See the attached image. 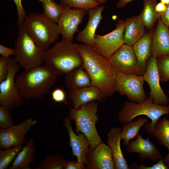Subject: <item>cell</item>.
<instances>
[{"mask_svg":"<svg viewBox=\"0 0 169 169\" xmlns=\"http://www.w3.org/2000/svg\"><path fill=\"white\" fill-rule=\"evenodd\" d=\"M167 93H169V91L167 92Z\"/></svg>","mask_w":169,"mask_h":169,"instance_id":"cell-48","label":"cell"},{"mask_svg":"<svg viewBox=\"0 0 169 169\" xmlns=\"http://www.w3.org/2000/svg\"><path fill=\"white\" fill-rule=\"evenodd\" d=\"M98 106V102L92 101L71 108L69 112L70 120L75 122L76 132L78 134L81 132L85 135L91 150L102 142L96 127L99 119Z\"/></svg>","mask_w":169,"mask_h":169,"instance_id":"cell-5","label":"cell"},{"mask_svg":"<svg viewBox=\"0 0 169 169\" xmlns=\"http://www.w3.org/2000/svg\"><path fill=\"white\" fill-rule=\"evenodd\" d=\"M8 60V75L0 83V105L10 111L23 106L24 99L19 93L15 81L16 75L21 66L15 59L10 56Z\"/></svg>","mask_w":169,"mask_h":169,"instance_id":"cell-8","label":"cell"},{"mask_svg":"<svg viewBox=\"0 0 169 169\" xmlns=\"http://www.w3.org/2000/svg\"><path fill=\"white\" fill-rule=\"evenodd\" d=\"M154 29L146 31L142 37L132 46L137 59V75H143L146 69L147 62L151 56V46Z\"/></svg>","mask_w":169,"mask_h":169,"instance_id":"cell-18","label":"cell"},{"mask_svg":"<svg viewBox=\"0 0 169 169\" xmlns=\"http://www.w3.org/2000/svg\"><path fill=\"white\" fill-rule=\"evenodd\" d=\"M100 5L105 3L107 0H94Z\"/></svg>","mask_w":169,"mask_h":169,"instance_id":"cell-45","label":"cell"},{"mask_svg":"<svg viewBox=\"0 0 169 169\" xmlns=\"http://www.w3.org/2000/svg\"><path fill=\"white\" fill-rule=\"evenodd\" d=\"M136 168H135L138 169H168L163 162L162 159L158 160L157 162L151 166H145L143 163H141V166H137Z\"/></svg>","mask_w":169,"mask_h":169,"instance_id":"cell-38","label":"cell"},{"mask_svg":"<svg viewBox=\"0 0 169 169\" xmlns=\"http://www.w3.org/2000/svg\"><path fill=\"white\" fill-rule=\"evenodd\" d=\"M13 1L17 8L18 15L17 24L18 27H19L23 25L24 21L27 14L23 7L22 0H13Z\"/></svg>","mask_w":169,"mask_h":169,"instance_id":"cell-35","label":"cell"},{"mask_svg":"<svg viewBox=\"0 0 169 169\" xmlns=\"http://www.w3.org/2000/svg\"><path fill=\"white\" fill-rule=\"evenodd\" d=\"M148 121L147 118H139L136 120H132L124 124L121 135V140H124L123 144L126 146L130 140L137 136L140 128Z\"/></svg>","mask_w":169,"mask_h":169,"instance_id":"cell-28","label":"cell"},{"mask_svg":"<svg viewBox=\"0 0 169 169\" xmlns=\"http://www.w3.org/2000/svg\"><path fill=\"white\" fill-rule=\"evenodd\" d=\"M151 56H169V28L157 19L152 34L151 46Z\"/></svg>","mask_w":169,"mask_h":169,"instance_id":"cell-19","label":"cell"},{"mask_svg":"<svg viewBox=\"0 0 169 169\" xmlns=\"http://www.w3.org/2000/svg\"><path fill=\"white\" fill-rule=\"evenodd\" d=\"M162 23L169 27V3L166 5V9L161 16Z\"/></svg>","mask_w":169,"mask_h":169,"instance_id":"cell-41","label":"cell"},{"mask_svg":"<svg viewBox=\"0 0 169 169\" xmlns=\"http://www.w3.org/2000/svg\"><path fill=\"white\" fill-rule=\"evenodd\" d=\"M122 131L121 128L119 127H115L111 128L107 134L106 142L111 151L115 169H129L130 168L120 148Z\"/></svg>","mask_w":169,"mask_h":169,"instance_id":"cell-22","label":"cell"},{"mask_svg":"<svg viewBox=\"0 0 169 169\" xmlns=\"http://www.w3.org/2000/svg\"><path fill=\"white\" fill-rule=\"evenodd\" d=\"M169 114V105H164L154 103L152 98L149 97L144 101L136 103L125 101L122 110L118 114V120L121 124H125L136 117L145 115L151 120V123L145 125L146 131L154 128L160 118Z\"/></svg>","mask_w":169,"mask_h":169,"instance_id":"cell-6","label":"cell"},{"mask_svg":"<svg viewBox=\"0 0 169 169\" xmlns=\"http://www.w3.org/2000/svg\"><path fill=\"white\" fill-rule=\"evenodd\" d=\"M70 120L69 116H67L63 121L64 125L68 132L69 146L71 147L73 155L77 157V162L85 165L90 150L89 142L83 133L77 135L74 133Z\"/></svg>","mask_w":169,"mask_h":169,"instance_id":"cell-15","label":"cell"},{"mask_svg":"<svg viewBox=\"0 0 169 169\" xmlns=\"http://www.w3.org/2000/svg\"><path fill=\"white\" fill-rule=\"evenodd\" d=\"M78 49L91 85L98 88L106 97L111 96L115 91L117 72L110 58L101 55L92 45L79 44Z\"/></svg>","mask_w":169,"mask_h":169,"instance_id":"cell-1","label":"cell"},{"mask_svg":"<svg viewBox=\"0 0 169 169\" xmlns=\"http://www.w3.org/2000/svg\"><path fill=\"white\" fill-rule=\"evenodd\" d=\"M23 146L22 144L16 145L10 148H0V169H7L13 161Z\"/></svg>","mask_w":169,"mask_h":169,"instance_id":"cell-31","label":"cell"},{"mask_svg":"<svg viewBox=\"0 0 169 169\" xmlns=\"http://www.w3.org/2000/svg\"><path fill=\"white\" fill-rule=\"evenodd\" d=\"M160 2L167 5L169 3V0H160Z\"/></svg>","mask_w":169,"mask_h":169,"instance_id":"cell-46","label":"cell"},{"mask_svg":"<svg viewBox=\"0 0 169 169\" xmlns=\"http://www.w3.org/2000/svg\"><path fill=\"white\" fill-rule=\"evenodd\" d=\"M60 3L71 8H81L87 11L100 5L94 0H60Z\"/></svg>","mask_w":169,"mask_h":169,"instance_id":"cell-33","label":"cell"},{"mask_svg":"<svg viewBox=\"0 0 169 169\" xmlns=\"http://www.w3.org/2000/svg\"><path fill=\"white\" fill-rule=\"evenodd\" d=\"M87 169H115L110 147L103 142L90 150L85 164Z\"/></svg>","mask_w":169,"mask_h":169,"instance_id":"cell-16","label":"cell"},{"mask_svg":"<svg viewBox=\"0 0 169 169\" xmlns=\"http://www.w3.org/2000/svg\"><path fill=\"white\" fill-rule=\"evenodd\" d=\"M65 80L69 90H77L91 85L90 78L83 65L66 74Z\"/></svg>","mask_w":169,"mask_h":169,"instance_id":"cell-24","label":"cell"},{"mask_svg":"<svg viewBox=\"0 0 169 169\" xmlns=\"http://www.w3.org/2000/svg\"><path fill=\"white\" fill-rule=\"evenodd\" d=\"M156 64L160 81L166 82L169 80V56H159L156 58Z\"/></svg>","mask_w":169,"mask_h":169,"instance_id":"cell-32","label":"cell"},{"mask_svg":"<svg viewBox=\"0 0 169 169\" xmlns=\"http://www.w3.org/2000/svg\"><path fill=\"white\" fill-rule=\"evenodd\" d=\"M64 6L63 12L57 24L63 39L72 42L75 33L79 31V25L82 23L87 11L79 8L72 9L67 5Z\"/></svg>","mask_w":169,"mask_h":169,"instance_id":"cell-11","label":"cell"},{"mask_svg":"<svg viewBox=\"0 0 169 169\" xmlns=\"http://www.w3.org/2000/svg\"><path fill=\"white\" fill-rule=\"evenodd\" d=\"M52 99L55 102H65L66 95L64 90L60 88L54 90L51 92Z\"/></svg>","mask_w":169,"mask_h":169,"instance_id":"cell-37","label":"cell"},{"mask_svg":"<svg viewBox=\"0 0 169 169\" xmlns=\"http://www.w3.org/2000/svg\"><path fill=\"white\" fill-rule=\"evenodd\" d=\"M146 29L140 15L127 18L124 23V44L132 46L144 35Z\"/></svg>","mask_w":169,"mask_h":169,"instance_id":"cell-23","label":"cell"},{"mask_svg":"<svg viewBox=\"0 0 169 169\" xmlns=\"http://www.w3.org/2000/svg\"><path fill=\"white\" fill-rule=\"evenodd\" d=\"M23 25L36 44L45 51L56 43L60 34L57 24L43 13L27 15Z\"/></svg>","mask_w":169,"mask_h":169,"instance_id":"cell-4","label":"cell"},{"mask_svg":"<svg viewBox=\"0 0 169 169\" xmlns=\"http://www.w3.org/2000/svg\"><path fill=\"white\" fill-rule=\"evenodd\" d=\"M43 13L49 20L58 23L63 13L64 6L57 3L54 0H48L42 2Z\"/></svg>","mask_w":169,"mask_h":169,"instance_id":"cell-29","label":"cell"},{"mask_svg":"<svg viewBox=\"0 0 169 169\" xmlns=\"http://www.w3.org/2000/svg\"><path fill=\"white\" fill-rule=\"evenodd\" d=\"M136 137L135 141H131L126 146V151L128 153H138L142 163L146 159L153 162L162 159L161 152L150 140L149 137L145 139L142 135L138 134Z\"/></svg>","mask_w":169,"mask_h":169,"instance_id":"cell-17","label":"cell"},{"mask_svg":"<svg viewBox=\"0 0 169 169\" xmlns=\"http://www.w3.org/2000/svg\"><path fill=\"white\" fill-rule=\"evenodd\" d=\"M15 53L14 49L5 47L0 44V54L2 56L8 58L11 55H15Z\"/></svg>","mask_w":169,"mask_h":169,"instance_id":"cell-40","label":"cell"},{"mask_svg":"<svg viewBox=\"0 0 169 169\" xmlns=\"http://www.w3.org/2000/svg\"><path fill=\"white\" fill-rule=\"evenodd\" d=\"M116 72L115 91L121 95H125L131 102L140 103L147 99L143 89L145 81L142 76Z\"/></svg>","mask_w":169,"mask_h":169,"instance_id":"cell-9","label":"cell"},{"mask_svg":"<svg viewBox=\"0 0 169 169\" xmlns=\"http://www.w3.org/2000/svg\"><path fill=\"white\" fill-rule=\"evenodd\" d=\"M58 75L44 64L17 74L15 81L19 93L24 99H35L42 98L50 90Z\"/></svg>","mask_w":169,"mask_h":169,"instance_id":"cell-2","label":"cell"},{"mask_svg":"<svg viewBox=\"0 0 169 169\" xmlns=\"http://www.w3.org/2000/svg\"><path fill=\"white\" fill-rule=\"evenodd\" d=\"M104 5L99 6L87 11L89 19L86 27L79 32L77 36L78 42L83 44L93 45L95 33L102 18V12Z\"/></svg>","mask_w":169,"mask_h":169,"instance_id":"cell-20","label":"cell"},{"mask_svg":"<svg viewBox=\"0 0 169 169\" xmlns=\"http://www.w3.org/2000/svg\"><path fill=\"white\" fill-rule=\"evenodd\" d=\"M78 44L63 39L55 43L45 51V65L58 75L65 74L74 68L83 65Z\"/></svg>","mask_w":169,"mask_h":169,"instance_id":"cell-3","label":"cell"},{"mask_svg":"<svg viewBox=\"0 0 169 169\" xmlns=\"http://www.w3.org/2000/svg\"><path fill=\"white\" fill-rule=\"evenodd\" d=\"M166 5L160 2L157 3L155 7V10L158 18L161 17V15L166 9Z\"/></svg>","mask_w":169,"mask_h":169,"instance_id":"cell-42","label":"cell"},{"mask_svg":"<svg viewBox=\"0 0 169 169\" xmlns=\"http://www.w3.org/2000/svg\"><path fill=\"white\" fill-rule=\"evenodd\" d=\"M68 96L74 108L95 101L102 103L107 98L98 88L92 85L77 90H69Z\"/></svg>","mask_w":169,"mask_h":169,"instance_id":"cell-21","label":"cell"},{"mask_svg":"<svg viewBox=\"0 0 169 169\" xmlns=\"http://www.w3.org/2000/svg\"><path fill=\"white\" fill-rule=\"evenodd\" d=\"M36 150L34 140L31 138L18 154L9 169H31L30 166L35 159Z\"/></svg>","mask_w":169,"mask_h":169,"instance_id":"cell-25","label":"cell"},{"mask_svg":"<svg viewBox=\"0 0 169 169\" xmlns=\"http://www.w3.org/2000/svg\"><path fill=\"white\" fill-rule=\"evenodd\" d=\"M146 70L142 76L150 88L149 93L154 103L157 105H168L169 99L165 94L160 84V79L156 64V58L151 56L147 63Z\"/></svg>","mask_w":169,"mask_h":169,"instance_id":"cell-13","label":"cell"},{"mask_svg":"<svg viewBox=\"0 0 169 169\" xmlns=\"http://www.w3.org/2000/svg\"><path fill=\"white\" fill-rule=\"evenodd\" d=\"M38 0L42 2L44 1H46V0Z\"/></svg>","mask_w":169,"mask_h":169,"instance_id":"cell-47","label":"cell"},{"mask_svg":"<svg viewBox=\"0 0 169 169\" xmlns=\"http://www.w3.org/2000/svg\"><path fill=\"white\" fill-rule=\"evenodd\" d=\"M156 0H143V8L140 14L146 28H153L158 18L155 10Z\"/></svg>","mask_w":169,"mask_h":169,"instance_id":"cell-27","label":"cell"},{"mask_svg":"<svg viewBox=\"0 0 169 169\" xmlns=\"http://www.w3.org/2000/svg\"><path fill=\"white\" fill-rule=\"evenodd\" d=\"M14 49L15 59L25 70L42 65L44 62L45 51L36 44L23 25L19 27Z\"/></svg>","mask_w":169,"mask_h":169,"instance_id":"cell-7","label":"cell"},{"mask_svg":"<svg viewBox=\"0 0 169 169\" xmlns=\"http://www.w3.org/2000/svg\"><path fill=\"white\" fill-rule=\"evenodd\" d=\"M146 131L154 136L160 145L169 150V120L166 117L159 119L154 128Z\"/></svg>","mask_w":169,"mask_h":169,"instance_id":"cell-26","label":"cell"},{"mask_svg":"<svg viewBox=\"0 0 169 169\" xmlns=\"http://www.w3.org/2000/svg\"><path fill=\"white\" fill-rule=\"evenodd\" d=\"M125 20L120 19L116 24V28L105 35L95 34L93 45L101 55L109 58L124 43Z\"/></svg>","mask_w":169,"mask_h":169,"instance_id":"cell-10","label":"cell"},{"mask_svg":"<svg viewBox=\"0 0 169 169\" xmlns=\"http://www.w3.org/2000/svg\"><path fill=\"white\" fill-rule=\"evenodd\" d=\"M109 58L116 72L136 74L137 61L132 46L124 44Z\"/></svg>","mask_w":169,"mask_h":169,"instance_id":"cell-14","label":"cell"},{"mask_svg":"<svg viewBox=\"0 0 169 169\" xmlns=\"http://www.w3.org/2000/svg\"><path fill=\"white\" fill-rule=\"evenodd\" d=\"M135 0H119L118 2L116 5V7L119 8H121L129 2Z\"/></svg>","mask_w":169,"mask_h":169,"instance_id":"cell-43","label":"cell"},{"mask_svg":"<svg viewBox=\"0 0 169 169\" xmlns=\"http://www.w3.org/2000/svg\"><path fill=\"white\" fill-rule=\"evenodd\" d=\"M37 122V120L28 118L17 125L2 128L0 130V148L7 149L16 145L24 144L25 136Z\"/></svg>","mask_w":169,"mask_h":169,"instance_id":"cell-12","label":"cell"},{"mask_svg":"<svg viewBox=\"0 0 169 169\" xmlns=\"http://www.w3.org/2000/svg\"><path fill=\"white\" fill-rule=\"evenodd\" d=\"M168 151L167 155L164 158H162V160L168 169H169V150H168Z\"/></svg>","mask_w":169,"mask_h":169,"instance_id":"cell-44","label":"cell"},{"mask_svg":"<svg viewBox=\"0 0 169 169\" xmlns=\"http://www.w3.org/2000/svg\"><path fill=\"white\" fill-rule=\"evenodd\" d=\"M62 156L52 154L46 156L34 169H64L67 162Z\"/></svg>","mask_w":169,"mask_h":169,"instance_id":"cell-30","label":"cell"},{"mask_svg":"<svg viewBox=\"0 0 169 169\" xmlns=\"http://www.w3.org/2000/svg\"><path fill=\"white\" fill-rule=\"evenodd\" d=\"M12 115L10 111L0 105V127L5 128L13 125Z\"/></svg>","mask_w":169,"mask_h":169,"instance_id":"cell-34","label":"cell"},{"mask_svg":"<svg viewBox=\"0 0 169 169\" xmlns=\"http://www.w3.org/2000/svg\"><path fill=\"white\" fill-rule=\"evenodd\" d=\"M85 165L79 163L75 161H67L64 169H86Z\"/></svg>","mask_w":169,"mask_h":169,"instance_id":"cell-39","label":"cell"},{"mask_svg":"<svg viewBox=\"0 0 169 169\" xmlns=\"http://www.w3.org/2000/svg\"><path fill=\"white\" fill-rule=\"evenodd\" d=\"M8 58H6L2 56L0 57V83L4 80L8 75L9 71Z\"/></svg>","mask_w":169,"mask_h":169,"instance_id":"cell-36","label":"cell"}]
</instances>
